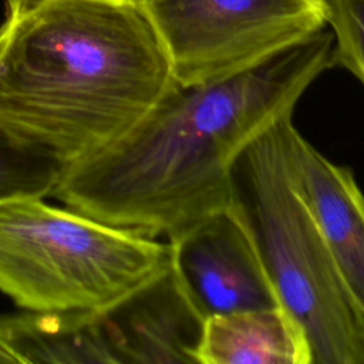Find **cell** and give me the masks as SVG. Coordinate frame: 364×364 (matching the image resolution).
<instances>
[{"label": "cell", "mask_w": 364, "mask_h": 364, "mask_svg": "<svg viewBox=\"0 0 364 364\" xmlns=\"http://www.w3.org/2000/svg\"><path fill=\"white\" fill-rule=\"evenodd\" d=\"M333 34L215 81L175 85L127 134L64 166L51 196L111 226L166 239L230 206L232 168L331 68Z\"/></svg>", "instance_id": "6da1fadb"}, {"label": "cell", "mask_w": 364, "mask_h": 364, "mask_svg": "<svg viewBox=\"0 0 364 364\" xmlns=\"http://www.w3.org/2000/svg\"><path fill=\"white\" fill-rule=\"evenodd\" d=\"M175 85L139 0H4L0 124L64 166L121 138Z\"/></svg>", "instance_id": "7a4b0ae2"}, {"label": "cell", "mask_w": 364, "mask_h": 364, "mask_svg": "<svg viewBox=\"0 0 364 364\" xmlns=\"http://www.w3.org/2000/svg\"><path fill=\"white\" fill-rule=\"evenodd\" d=\"M291 117L232 168L230 206L249 230L283 306L303 326L313 364H364V314L347 293L287 164Z\"/></svg>", "instance_id": "3957f363"}, {"label": "cell", "mask_w": 364, "mask_h": 364, "mask_svg": "<svg viewBox=\"0 0 364 364\" xmlns=\"http://www.w3.org/2000/svg\"><path fill=\"white\" fill-rule=\"evenodd\" d=\"M169 263V245L156 237L38 196L0 202V291L23 310H100Z\"/></svg>", "instance_id": "277c9868"}, {"label": "cell", "mask_w": 364, "mask_h": 364, "mask_svg": "<svg viewBox=\"0 0 364 364\" xmlns=\"http://www.w3.org/2000/svg\"><path fill=\"white\" fill-rule=\"evenodd\" d=\"M178 85L249 70L327 27L326 0H139Z\"/></svg>", "instance_id": "5b68a950"}, {"label": "cell", "mask_w": 364, "mask_h": 364, "mask_svg": "<svg viewBox=\"0 0 364 364\" xmlns=\"http://www.w3.org/2000/svg\"><path fill=\"white\" fill-rule=\"evenodd\" d=\"M171 267L206 318L280 306L249 230L232 206L168 237Z\"/></svg>", "instance_id": "8992f818"}, {"label": "cell", "mask_w": 364, "mask_h": 364, "mask_svg": "<svg viewBox=\"0 0 364 364\" xmlns=\"http://www.w3.org/2000/svg\"><path fill=\"white\" fill-rule=\"evenodd\" d=\"M95 313L114 364H198L205 317L171 263Z\"/></svg>", "instance_id": "52a82bcc"}, {"label": "cell", "mask_w": 364, "mask_h": 364, "mask_svg": "<svg viewBox=\"0 0 364 364\" xmlns=\"http://www.w3.org/2000/svg\"><path fill=\"white\" fill-rule=\"evenodd\" d=\"M287 164L347 293L364 314V193L353 171L324 156L293 121L287 129Z\"/></svg>", "instance_id": "ba28073f"}, {"label": "cell", "mask_w": 364, "mask_h": 364, "mask_svg": "<svg viewBox=\"0 0 364 364\" xmlns=\"http://www.w3.org/2000/svg\"><path fill=\"white\" fill-rule=\"evenodd\" d=\"M198 364H313L303 326L283 306L209 316Z\"/></svg>", "instance_id": "9c48e42d"}, {"label": "cell", "mask_w": 364, "mask_h": 364, "mask_svg": "<svg viewBox=\"0 0 364 364\" xmlns=\"http://www.w3.org/2000/svg\"><path fill=\"white\" fill-rule=\"evenodd\" d=\"M0 350L13 363L114 364L95 310L3 314Z\"/></svg>", "instance_id": "30bf717a"}, {"label": "cell", "mask_w": 364, "mask_h": 364, "mask_svg": "<svg viewBox=\"0 0 364 364\" xmlns=\"http://www.w3.org/2000/svg\"><path fill=\"white\" fill-rule=\"evenodd\" d=\"M64 165L21 141L0 124V202L51 195Z\"/></svg>", "instance_id": "8fae6325"}, {"label": "cell", "mask_w": 364, "mask_h": 364, "mask_svg": "<svg viewBox=\"0 0 364 364\" xmlns=\"http://www.w3.org/2000/svg\"><path fill=\"white\" fill-rule=\"evenodd\" d=\"M333 34L331 67L351 73L364 87V0H326Z\"/></svg>", "instance_id": "7c38bea8"}, {"label": "cell", "mask_w": 364, "mask_h": 364, "mask_svg": "<svg viewBox=\"0 0 364 364\" xmlns=\"http://www.w3.org/2000/svg\"><path fill=\"white\" fill-rule=\"evenodd\" d=\"M0 363H11L10 357L4 351H1V350H0Z\"/></svg>", "instance_id": "4fadbf2b"}]
</instances>
